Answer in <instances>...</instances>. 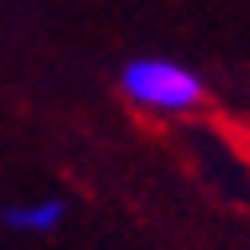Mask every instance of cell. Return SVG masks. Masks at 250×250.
Here are the masks:
<instances>
[{
	"mask_svg": "<svg viewBox=\"0 0 250 250\" xmlns=\"http://www.w3.org/2000/svg\"><path fill=\"white\" fill-rule=\"evenodd\" d=\"M119 91L135 107H151L163 115H191L207 104V83L179 60L139 56L119 68Z\"/></svg>",
	"mask_w": 250,
	"mask_h": 250,
	"instance_id": "1",
	"label": "cell"
},
{
	"mask_svg": "<svg viewBox=\"0 0 250 250\" xmlns=\"http://www.w3.org/2000/svg\"><path fill=\"white\" fill-rule=\"evenodd\" d=\"M68 214L64 199H32V203H12L0 210V223L16 234H52Z\"/></svg>",
	"mask_w": 250,
	"mask_h": 250,
	"instance_id": "2",
	"label": "cell"
}]
</instances>
